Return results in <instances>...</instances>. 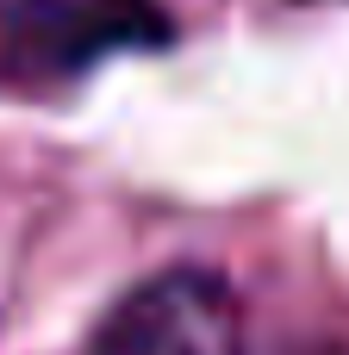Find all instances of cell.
<instances>
[{"label":"cell","mask_w":349,"mask_h":355,"mask_svg":"<svg viewBox=\"0 0 349 355\" xmlns=\"http://www.w3.org/2000/svg\"><path fill=\"white\" fill-rule=\"evenodd\" d=\"M169 44L156 0H0V81L56 87L106 62L112 50Z\"/></svg>","instance_id":"1"},{"label":"cell","mask_w":349,"mask_h":355,"mask_svg":"<svg viewBox=\"0 0 349 355\" xmlns=\"http://www.w3.org/2000/svg\"><path fill=\"white\" fill-rule=\"evenodd\" d=\"M94 355H250L231 281L206 268H169L119 300Z\"/></svg>","instance_id":"2"},{"label":"cell","mask_w":349,"mask_h":355,"mask_svg":"<svg viewBox=\"0 0 349 355\" xmlns=\"http://www.w3.org/2000/svg\"><path fill=\"white\" fill-rule=\"evenodd\" d=\"M318 355H343V349H318Z\"/></svg>","instance_id":"3"}]
</instances>
